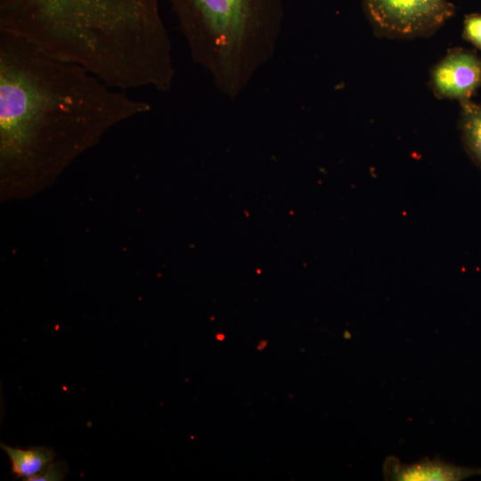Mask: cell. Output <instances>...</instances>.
Wrapping results in <instances>:
<instances>
[{
    "instance_id": "cell-4",
    "label": "cell",
    "mask_w": 481,
    "mask_h": 481,
    "mask_svg": "<svg viewBox=\"0 0 481 481\" xmlns=\"http://www.w3.org/2000/svg\"><path fill=\"white\" fill-rule=\"evenodd\" d=\"M379 37L412 39L435 34L455 13L450 0H362Z\"/></svg>"
},
{
    "instance_id": "cell-2",
    "label": "cell",
    "mask_w": 481,
    "mask_h": 481,
    "mask_svg": "<svg viewBox=\"0 0 481 481\" xmlns=\"http://www.w3.org/2000/svg\"><path fill=\"white\" fill-rule=\"evenodd\" d=\"M0 30L77 64L119 90L172 87L159 0H0Z\"/></svg>"
},
{
    "instance_id": "cell-10",
    "label": "cell",
    "mask_w": 481,
    "mask_h": 481,
    "mask_svg": "<svg viewBox=\"0 0 481 481\" xmlns=\"http://www.w3.org/2000/svg\"><path fill=\"white\" fill-rule=\"evenodd\" d=\"M66 471L67 466L65 463H51L42 474L33 476L28 480L60 481L63 479Z\"/></svg>"
},
{
    "instance_id": "cell-9",
    "label": "cell",
    "mask_w": 481,
    "mask_h": 481,
    "mask_svg": "<svg viewBox=\"0 0 481 481\" xmlns=\"http://www.w3.org/2000/svg\"><path fill=\"white\" fill-rule=\"evenodd\" d=\"M462 38L481 51V13L466 14L463 20Z\"/></svg>"
},
{
    "instance_id": "cell-6",
    "label": "cell",
    "mask_w": 481,
    "mask_h": 481,
    "mask_svg": "<svg viewBox=\"0 0 481 481\" xmlns=\"http://www.w3.org/2000/svg\"><path fill=\"white\" fill-rule=\"evenodd\" d=\"M481 469L447 463L438 459H424L412 464H403L389 457L384 463V477L398 481H459L479 475Z\"/></svg>"
},
{
    "instance_id": "cell-3",
    "label": "cell",
    "mask_w": 481,
    "mask_h": 481,
    "mask_svg": "<svg viewBox=\"0 0 481 481\" xmlns=\"http://www.w3.org/2000/svg\"><path fill=\"white\" fill-rule=\"evenodd\" d=\"M195 64L217 91L237 98L273 57L281 0H168Z\"/></svg>"
},
{
    "instance_id": "cell-1",
    "label": "cell",
    "mask_w": 481,
    "mask_h": 481,
    "mask_svg": "<svg viewBox=\"0 0 481 481\" xmlns=\"http://www.w3.org/2000/svg\"><path fill=\"white\" fill-rule=\"evenodd\" d=\"M83 67L0 30V151L4 173L56 170L103 132L151 110Z\"/></svg>"
},
{
    "instance_id": "cell-8",
    "label": "cell",
    "mask_w": 481,
    "mask_h": 481,
    "mask_svg": "<svg viewBox=\"0 0 481 481\" xmlns=\"http://www.w3.org/2000/svg\"><path fill=\"white\" fill-rule=\"evenodd\" d=\"M1 448L11 461L12 473L17 477H26V480L42 474L54 458L53 452L46 447L37 446L23 450L1 444Z\"/></svg>"
},
{
    "instance_id": "cell-5",
    "label": "cell",
    "mask_w": 481,
    "mask_h": 481,
    "mask_svg": "<svg viewBox=\"0 0 481 481\" xmlns=\"http://www.w3.org/2000/svg\"><path fill=\"white\" fill-rule=\"evenodd\" d=\"M428 86L440 100L460 104L481 87V57L473 50L452 47L431 69Z\"/></svg>"
},
{
    "instance_id": "cell-7",
    "label": "cell",
    "mask_w": 481,
    "mask_h": 481,
    "mask_svg": "<svg viewBox=\"0 0 481 481\" xmlns=\"http://www.w3.org/2000/svg\"><path fill=\"white\" fill-rule=\"evenodd\" d=\"M458 129L465 151L481 170V103H461Z\"/></svg>"
}]
</instances>
